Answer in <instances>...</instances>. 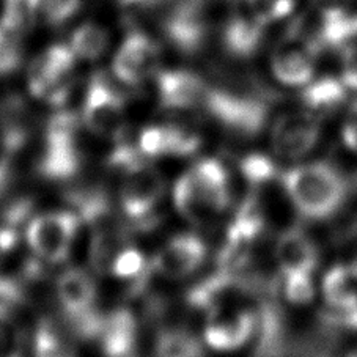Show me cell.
Wrapping results in <instances>:
<instances>
[{"instance_id":"8992f818","label":"cell","mask_w":357,"mask_h":357,"mask_svg":"<svg viewBox=\"0 0 357 357\" xmlns=\"http://www.w3.org/2000/svg\"><path fill=\"white\" fill-rule=\"evenodd\" d=\"M57 296L79 334L87 338L100 335L104 318L95 310L96 285L87 271L66 269L57 280Z\"/></svg>"},{"instance_id":"9c48e42d","label":"cell","mask_w":357,"mask_h":357,"mask_svg":"<svg viewBox=\"0 0 357 357\" xmlns=\"http://www.w3.org/2000/svg\"><path fill=\"white\" fill-rule=\"evenodd\" d=\"M84 123L93 134L110 140H120L126 131L125 102L101 73L91 77L85 93Z\"/></svg>"},{"instance_id":"1f68e13d","label":"cell","mask_w":357,"mask_h":357,"mask_svg":"<svg viewBox=\"0 0 357 357\" xmlns=\"http://www.w3.org/2000/svg\"><path fill=\"white\" fill-rule=\"evenodd\" d=\"M342 65H340V77L344 87L348 90L357 91V43L353 41L344 46L342 51Z\"/></svg>"},{"instance_id":"f35d334b","label":"cell","mask_w":357,"mask_h":357,"mask_svg":"<svg viewBox=\"0 0 357 357\" xmlns=\"http://www.w3.org/2000/svg\"><path fill=\"white\" fill-rule=\"evenodd\" d=\"M354 184H356V188H357V176H356V181H354Z\"/></svg>"},{"instance_id":"d6a6232c","label":"cell","mask_w":357,"mask_h":357,"mask_svg":"<svg viewBox=\"0 0 357 357\" xmlns=\"http://www.w3.org/2000/svg\"><path fill=\"white\" fill-rule=\"evenodd\" d=\"M342 135L344 145L357 155V98L349 104L342 128Z\"/></svg>"},{"instance_id":"2e32d148","label":"cell","mask_w":357,"mask_h":357,"mask_svg":"<svg viewBox=\"0 0 357 357\" xmlns=\"http://www.w3.org/2000/svg\"><path fill=\"white\" fill-rule=\"evenodd\" d=\"M206 244L195 235H180L164 245L153 258V269L165 279L180 280L194 274L205 261Z\"/></svg>"},{"instance_id":"4dcf8cb0","label":"cell","mask_w":357,"mask_h":357,"mask_svg":"<svg viewBox=\"0 0 357 357\" xmlns=\"http://www.w3.org/2000/svg\"><path fill=\"white\" fill-rule=\"evenodd\" d=\"M21 65V49L16 35L0 26V76H7Z\"/></svg>"},{"instance_id":"4fadbf2b","label":"cell","mask_w":357,"mask_h":357,"mask_svg":"<svg viewBox=\"0 0 357 357\" xmlns=\"http://www.w3.org/2000/svg\"><path fill=\"white\" fill-rule=\"evenodd\" d=\"M161 61V51L149 35L134 32L126 36L115 54L112 71L126 85H140L155 75Z\"/></svg>"},{"instance_id":"ac0fdd59","label":"cell","mask_w":357,"mask_h":357,"mask_svg":"<svg viewBox=\"0 0 357 357\" xmlns=\"http://www.w3.org/2000/svg\"><path fill=\"white\" fill-rule=\"evenodd\" d=\"M202 144L199 134L181 126H150L140 134V153L150 158L192 155Z\"/></svg>"},{"instance_id":"277c9868","label":"cell","mask_w":357,"mask_h":357,"mask_svg":"<svg viewBox=\"0 0 357 357\" xmlns=\"http://www.w3.org/2000/svg\"><path fill=\"white\" fill-rule=\"evenodd\" d=\"M203 110L236 135L254 137L266 125L269 100L264 95L238 93L211 87V93Z\"/></svg>"},{"instance_id":"30bf717a","label":"cell","mask_w":357,"mask_h":357,"mask_svg":"<svg viewBox=\"0 0 357 357\" xmlns=\"http://www.w3.org/2000/svg\"><path fill=\"white\" fill-rule=\"evenodd\" d=\"M79 230L75 213L55 211L35 218L27 227V243L43 261L61 263L71 252Z\"/></svg>"},{"instance_id":"d4e9b609","label":"cell","mask_w":357,"mask_h":357,"mask_svg":"<svg viewBox=\"0 0 357 357\" xmlns=\"http://www.w3.org/2000/svg\"><path fill=\"white\" fill-rule=\"evenodd\" d=\"M35 357H77L75 347L51 323L41 321L35 334Z\"/></svg>"},{"instance_id":"ffe728a7","label":"cell","mask_w":357,"mask_h":357,"mask_svg":"<svg viewBox=\"0 0 357 357\" xmlns=\"http://www.w3.org/2000/svg\"><path fill=\"white\" fill-rule=\"evenodd\" d=\"M326 309L348 312L357 307V268L354 263L334 264L323 277Z\"/></svg>"},{"instance_id":"ab89813d","label":"cell","mask_w":357,"mask_h":357,"mask_svg":"<svg viewBox=\"0 0 357 357\" xmlns=\"http://www.w3.org/2000/svg\"><path fill=\"white\" fill-rule=\"evenodd\" d=\"M128 357H131V356H128Z\"/></svg>"},{"instance_id":"f546056e","label":"cell","mask_w":357,"mask_h":357,"mask_svg":"<svg viewBox=\"0 0 357 357\" xmlns=\"http://www.w3.org/2000/svg\"><path fill=\"white\" fill-rule=\"evenodd\" d=\"M249 8L264 24L280 21L290 16L296 0H245Z\"/></svg>"},{"instance_id":"6da1fadb","label":"cell","mask_w":357,"mask_h":357,"mask_svg":"<svg viewBox=\"0 0 357 357\" xmlns=\"http://www.w3.org/2000/svg\"><path fill=\"white\" fill-rule=\"evenodd\" d=\"M280 184L293 208L309 220H328L343 208L349 181L334 164L307 162L282 172Z\"/></svg>"},{"instance_id":"ba28073f","label":"cell","mask_w":357,"mask_h":357,"mask_svg":"<svg viewBox=\"0 0 357 357\" xmlns=\"http://www.w3.org/2000/svg\"><path fill=\"white\" fill-rule=\"evenodd\" d=\"M318 54L315 43L290 27L271 54V71L280 84L303 89L313 81Z\"/></svg>"},{"instance_id":"44dd1931","label":"cell","mask_w":357,"mask_h":357,"mask_svg":"<svg viewBox=\"0 0 357 357\" xmlns=\"http://www.w3.org/2000/svg\"><path fill=\"white\" fill-rule=\"evenodd\" d=\"M100 342L107 357H128L137 342V323L129 310L120 309L104 318Z\"/></svg>"},{"instance_id":"8fae6325","label":"cell","mask_w":357,"mask_h":357,"mask_svg":"<svg viewBox=\"0 0 357 357\" xmlns=\"http://www.w3.org/2000/svg\"><path fill=\"white\" fill-rule=\"evenodd\" d=\"M79 162L77 119L71 112L55 114L47 123L41 172L49 178L61 180L75 174Z\"/></svg>"},{"instance_id":"7a4b0ae2","label":"cell","mask_w":357,"mask_h":357,"mask_svg":"<svg viewBox=\"0 0 357 357\" xmlns=\"http://www.w3.org/2000/svg\"><path fill=\"white\" fill-rule=\"evenodd\" d=\"M230 175L219 159H203L178 180L174 203L178 213L189 222H211L230 205Z\"/></svg>"},{"instance_id":"5bb4252c","label":"cell","mask_w":357,"mask_h":357,"mask_svg":"<svg viewBox=\"0 0 357 357\" xmlns=\"http://www.w3.org/2000/svg\"><path fill=\"white\" fill-rule=\"evenodd\" d=\"M268 24L258 20L245 0H235L230 13L220 26V38L225 51L235 59H250L264 40Z\"/></svg>"},{"instance_id":"74e56055","label":"cell","mask_w":357,"mask_h":357,"mask_svg":"<svg viewBox=\"0 0 357 357\" xmlns=\"http://www.w3.org/2000/svg\"><path fill=\"white\" fill-rule=\"evenodd\" d=\"M353 263H354V266H356V268H357V260H354V261H353Z\"/></svg>"},{"instance_id":"83f0119b","label":"cell","mask_w":357,"mask_h":357,"mask_svg":"<svg viewBox=\"0 0 357 357\" xmlns=\"http://www.w3.org/2000/svg\"><path fill=\"white\" fill-rule=\"evenodd\" d=\"M241 172L252 190L266 186V184L275 181L280 176L275 162L264 155L245 156L241 161Z\"/></svg>"},{"instance_id":"d590c367","label":"cell","mask_w":357,"mask_h":357,"mask_svg":"<svg viewBox=\"0 0 357 357\" xmlns=\"http://www.w3.org/2000/svg\"><path fill=\"white\" fill-rule=\"evenodd\" d=\"M119 2L125 7H151L162 0H119Z\"/></svg>"},{"instance_id":"9a60e30c","label":"cell","mask_w":357,"mask_h":357,"mask_svg":"<svg viewBox=\"0 0 357 357\" xmlns=\"http://www.w3.org/2000/svg\"><path fill=\"white\" fill-rule=\"evenodd\" d=\"M159 101L169 110H203L211 85L190 71H164L158 76Z\"/></svg>"},{"instance_id":"7c38bea8","label":"cell","mask_w":357,"mask_h":357,"mask_svg":"<svg viewBox=\"0 0 357 357\" xmlns=\"http://www.w3.org/2000/svg\"><path fill=\"white\" fill-rule=\"evenodd\" d=\"M257 332V310L222 305L208 312L205 342L209 348L229 353L248 344Z\"/></svg>"},{"instance_id":"e0dca14e","label":"cell","mask_w":357,"mask_h":357,"mask_svg":"<svg viewBox=\"0 0 357 357\" xmlns=\"http://www.w3.org/2000/svg\"><path fill=\"white\" fill-rule=\"evenodd\" d=\"M275 261L280 274L315 273L319 263V250L309 233L299 227H291L277 239Z\"/></svg>"},{"instance_id":"7402d4cb","label":"cell","mask_w":357,"mask_h":357,"mask_svg":"<svg viewBox=\"0 0 357 357\" xmlns=\"http://www.w3.org/2000/svg\"><path fill=\"white\" fill-rule=\"evenodd\" d=\"M155 357H205L199 338L186 329L170 328L159 332Z\"/></svg>"},{"instance_id":"5b68a950","label":"cell","mask_w":357,"mask_h":357,"mask_svg":"<svg viewBox=\"0 0 357 357\" xmlns=\"http://www.w3.org/2000/svg\"><path fill=\"white\" fill-rule=\"evenodd\" d=\"M76 55L70 45H55L36 57L29 70V90L36 100L61 104L73 84Z\"/></svg>"},{"instance_id":"3957f363","label":"cell","mask_w":357,"mask_h":357,"mask_svg":"<svg viewBox=\"0 0 357 357\" xmlns=\"http://www.w3.org/2000/svg\"><path fill=\"white\" fill-rule=\"evenodd\" d=\"M112 161L123 169L120 186L123 211L135 220L150 216L164 195L162 175L151 164L142 161L139 153L131 149L116 150Z\"/></svg>"},{"instance_id":"484cf974","label":"cell","mask_w":357,"mask_h":357,"mask_svg":"<svg viewBox=\"0 0 357 357\" xmlns=\"http://www.w3.org/2000/svg\"><path fill=\"white\" fill-rule=\"evenodd\" d=\"M279 288L288 303L294 305H307L315 298V280L313 273H287L277 280Z\"/></svg>"},{"instance_id":"cb8c5ba5","label":"cell","mask_w":357,"mask_h":357,"mask_svg":"<svg viewBox=\"0 0 357 357\" xmlns=\"http://www.w3.org/2000/svg\"><path fill=\"white\" fill-rule=\"evenodd\" d=\"M33 21L60 26L70 21L81 8L82 0H27Z\"/></svg>"},{"instance_id":"52a82bcc","label":"cell","mask_w":357,"mask_h":357,"mask_svg":"<svg viewBox=\"0 0 357 357\" xmlns=\"http://www.w3.org/2000/svg\"><path fill=\"white\" fill-rule=\"evenodd\" d=\"M321 139V120L301 109L280 114L271 125L269 140L274 155L285 161H299L315 150Z\"/></svg>"},{"instance_id":"d6986e66","label":"cell","mask_w":357,"mask_h":357,"mask_svg":"<svg viewBox=\"0 0 357 357\" xmlns=\"http://www.w3.org/2000/svg\"><path fill=\"white\" fill-rule=\"evenodd\" d=\"M348 91L340 77L324 76L304 85L299 93V101L303 109L309 110L317 119L324 120L342 109L347 102Z\"/></svg>"},{"instance_id":"8d00e7d4","label":"cell","mask_w":357,"mask_h":357,"mask_svg":"<svg viewBox=\"0 0 357 357\" xmlns=\"http://www.w3.org/2000/svg\"><path fill=\"white\" fill-rule=\"evenodd\" d=\"M194 2H199V0H175V5H189Z\"/></svg>"},{"instance_id":"836d02e7","label":"cell","mask_w":357,"mask_h":357,"mask_svg":"<svg viewBox=\"0 0 357 357\" xmlns=\"http://www.w3.org/2000/svg\"><path fill=\"white\" fill-rule=\"evenodd\" d=\"M17 244V231L15 227L7 225L0 227V266L7 260L8 255L13 252Z\"/></svg>"},{"instance_id":"f1b7e54d","label":"cell","mask_w":357,"mask_h":357,"mask_svg":"<svg viewBox=\"0 0 357 357\" xmlns=\"http://www.w3.org/2000/svg\"><path fill=\"white\" fill-rule=\"evenodd\" d=\"M149 271V264L144 255L137 249L125 248L114 260L110 274H114L119 279L128 280H142Z\"/></svg>"},{"instance_id":"e575fe53","label":"cell","mask_w":357,"mask_h":357,"mask_svg":"<svg viewBox=\"0 0 357 357\" xmlns=\"http://www.w3.org/2000/svg\"><path fill=\"white\" fill-rule=\"evenodd\" d=\"M318 11L323 13H332V11H344L348 10L351 0H312Z\"/></svg>"},{"instance_id":"4316f807","label":"cell","mask_w":357,"mask_h":357,"mask_svg":"<svg viewBox=\"0 0 357 357\" xmlns=\"http://www.w3.org/2000/svg\"><path fill=\"white\" fill-rule=\"evenodd\" d=\"M0 357H24V334L7 304L0 303Z\"/></svg>"},{"instance_id":"603a6c76","label":"cell","mask_w":357,"mask_h":357,"mask_svg":"<svg viewBox=\"0 0 357 357\" xmlns=\"http://www.w3.org/2000/svg\"><path fill=\"white\" fill-rule=\"evenodd\" d=\"M109 41L110 38L106 29L95 22H85L75 30L70 47L77 59L96 60L107 51Z\"/></svg>"}]
</instances>
